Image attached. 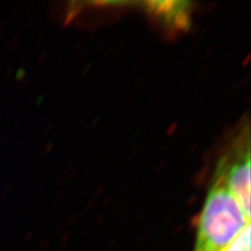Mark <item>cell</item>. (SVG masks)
I'll return each instance as SVG.
<instances>
[{
  "label": "cell",
  "instance_id": "cell-4",
  "mask_svg": "<svg viewBox=\"0 0 251 251\" xmlns=\"http://www.w3.org/2000/svg\"><path fill=\"white\" fill-rule=\"evenodd\" d=\"M222 251H250V225H247Z\"/></svg>",
  "mask_w": 251,
  "mask_h": 251
},
{
  "label": "cell",
  "instance_id": "cell-1",
  "mask_svg": "<svg viewBox=\"0 0 251 251\" xmlns=\"http://www.w3.org/2000/svg\"><path fill=\"white\" fill-rule=\"evenodd\" d=\"M247 225H250V215L245 213L221 173L216 170L193 251H222Z\"/></svg>",
  "mask_w": 251,
  "mask_h": 251
},
{
  "label": "cell",
  "instance_id": "cell-3",
  "mask_svg": "<svg viewBox=\"0 0 251 251\" xmlns=\"http://www.w3.org/2000/svg\"><path fill=\"white\" fill-rule=\"evenodd\" d=\"M191 3L183 1H152L146 2L147 9L156 17L166 21L168 25L176 27L187 25Z\"/></svg>",
  "mask_w": 251,
  "mask_h": 251
},
{
  "label": "cell",
  "instance_id": "cell-2",
  "mask_svg": "<svg viewBox=\"0 0 251 251\" xmlns=\"http://www.w3.org/2000/svg\"><path fill=\"white\" fill-rule=\"evenodd\" d=\"M221 173L229 191L241 204L245 213L250 215V148L249 128L242 132L232 148L216 169Z\"/></svg>",
  "mask_w": 251,
  "mask_h": 251
}]
</instances>
